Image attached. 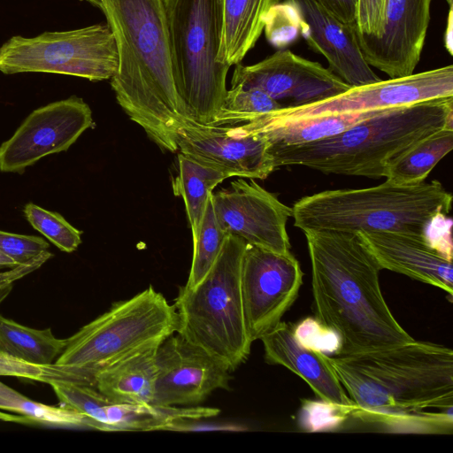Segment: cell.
Masks as SVG:
<instances>
[{
    "mask_svg": "<svg viewBox=\"0 0 453 453\" xmlns=\"http://www.w3.org/2000/svg\"><path fill=\"white\" fill-rule=\"evenodd\" d=\"M219 410L203 406L154 403H113L105 407V432L180 430L189 421L217 416Z\"/></svg>",
    "mask_w": 453,
    "mask_h": 453,
    "instance_id": "cell-22",
    "label": "cell"
},
{
    "mask_svg": "<svg viewBox=\"0 0 453 453\" xmlns=\"http://www.w3.org/2000/svg\"><path fill=\"white\" fill-rule=\"evenodd\" d=\"M449 96H453L452 65L351 87L337 96L304 105L280 108L256 119L281 123L317 115L401 107Z\"/></svg>",
    "mask_w": 453,
    "mask_h": 453,
    "instance_id": "cell-10",
    "label": "cell"
},
{
    "mask_svg": "<svg viewBox=\"0 0 453 453\" xmlns=\"http://www.w3.org/2000/svg\"><path fill=\"white\" fill-rule=\"evenodd\" d=\"M303 271L290 252L277 253L247 243L241 288L249 336L253 342L274 328L298 296Z\"/></svg>",
    "mask_w": 453,
    "mask_h": 453,
    "instance_id": "cell-11",
    "label": "cell"
},
{
    "mask_svg": "<svg viewBox=\"0 0 453 453\" xmlns=\"http://www.w3.org/2000/svg\"><path fill=\"white\" fill-rule=\"evenodd\" d=\"M452 149L453 127H442L389 161L385 166L383 178L398 185L421 183Z\"/></svg>",
    "mask_w": 453,
    "mask_h": 453,
    "instance_id": "cell-25",
    "label": "cell"
},
{
    "mask_svg": "<svg viewBox=\"0 0 453 453\" xmlns=\"http://www.w3.org/2000/svg\"><path fill=\"white\" fill-rule=\"evenodd\" d=\"M303 233L311 260L316 319L339 336L336 355L414 340L392 314L380 285L382 269L357 234Z\"/></svg>",
    "mask_w": 453,
    "mask_h": 453,
    "instance_id": "cell-2",
    "label": "cell"
},
{
    "mask_svg": "<svg viewBox=\"0 0 453 453\" xmlns=\"http://www.w3.org/2000/svg\"><path fill=\"white\" fill-rule=\"evenodd\" d=\"M174 80L188 119L208 125L226 93L229 65L219 61L224 0H167Z\"/></svg>",
    "mask_w": 453,
    "mask_h": 453,
    "instance_id": "cell-7",
    "label": "cell"
},
{
    "mask_svg": "<svg viewBox=\"0 0 453 453\" xmlns=\"http://www.w3.org/2000/svg\"><path fill=\"white\" fill-rule=\"evenodd\" d=\"M93 124L90 107L76 96L34 110L0 145V171L24 173L42 157L67 150Z\"/></svg>",
    "mask_w": 453,
    "mask_h": 453,
    "instance_id": "cell-13",
    "label": "cell"
},
{
    "mask_svg": "<svg viewBox=\"0 0 453 453\" xmlns=\"http://www.w3.org/2000/svg\"><path fill=\"white\" fill-rule=\"evenodd\" d=\"M387 0H357L355 31L357 35L375 36L383 25Z\"/></svg>",
    "mask_w": 453,
    "mask_h": 453,
    "instance_id": "cell-37",
    "label": "cell"
},
{
    "mask_svg": "<svg viewBox=\"0 0 453 453\" xmlns=\"http://www.w3.org/2000/svg\"><path fill=\"white\" fill-rule=\"evenodd\" d=\"M49 247V242L42 237L0 230V251L18 264L34 258L42 251L48 250Z\"/></svg>",
    "mask_w": 453,
    "mask_h": 453,
    "instance_id": "cell-36",
    "label": "cell"
},
{
    "mask_svg": "<svg viewBox=\"0 0 453 453\" xmlns=\"http://www.w3.org/2000/svg\"><path fill=\"white\" fill-rule=\"evenodd\" d=\"M282 0H224V28L219 61L240 64L264 31L269 12Z\"/></svg>",
    "mask_w": 453,
    "mask_h": 453,
    "instance_id": "cell-23",
    "label": "cell"
},
{
    "mask_svg": "<svg viewBox=\"0 0 453 453\" xmlns=\"http://www.w3.org/2000/svg\"><path fill=\"white\" fill-rule=\"evenodd\" d=\"M280 108L283 106L280 103L257 88L233 87L226 90L219 112L208 125H240Z\"/></svg>",
    "mask_w": 453,
    "mask_h": 453,
    "instance_id": "cell-29",
    "label": "cell"
},
{
    "mask_svg": "<svg viewBox=\"0 0 453 453\" xmlns=\"http://www.w3.org/2000/svg\"><path fill=\"white\" fill-rule=\"evenodd\" d=\"M228 234L222 229L217 219L211 196L199 234L193 241L191 268L187 283L183 287L194 288L203 279L219 256Z\"/></svg>",
    "mask_w": 453,
    "mask_h": 453,
    "instance_id": "cell-30",
    "label": "cell"
},
{
    "mask_svg": "<svg viewBox=\"0 0 453 453\" xmlns=\"http://www.w3.org/2000/svg\"><path fill=\"white\" fill-rule=\"evenodd\" d=\"M444 42L446 49L452 55V9H449V12Z\"/></svg>",
    "mask_w": 453,
    "mask_h": 453,
    "instance_id": "cell-40",
    "label": "cell"
},
{
    "mask_svg": "<svg viewBox=\"0 0 453 453\" xmlns=\"http://www.w3.org/2000/svg\"><path fill=\"white\" fill-rule=\"evenodd\" d=\"M67 340L54 336L50 328L35 329L0 315V352L35 364H51Z\"/></svg>",
    "mask_w": 453,
    "mask_h": 453,
    "instance_id": "cell-27",
    "label": "cell"
},
{
    "mask_svg": "<svg viewBox=\"0 0 453 453\" xmlns=\"http://www.w3.org/2000/svg\"><path fill=\"white\" fill-rule=\"evenodd\" d=\"M87 1L103 12L115 40L111 86L119 104L157 145L176 151L188 117L174 80L167 0Z\"/></svg>",
    "mask_w": 453,
    "mask_h": 453,
    "instance_id": "cell-1",
    "label": "cell"
},
{
    "mask_svg": "<svg viewBox=\"0 0 453 453\" xmlns=\"http://www.w3.org/2000/svg\"><path fill=\"white\" fill-rule=\"evenodd\" d=\"M326 10L340 21L354 26L357 0H317Z\"/></svg>",
    "mask_w": 453,
    "mask_h": 453,
    "instance_id": "cell-38",
    "label": "cell"
},
{
    "mask_svg": "<svg viewBox=\"0 0 453 453\" xmlns=\"http://www.w3.org/2000/svg\"><path fill=\"white\" fill-rule=\"evenodd\" d=\"M453 96L387 109L311 143L273 146L276 168L302 165L325 174L382 178L386 165L432 133L453 127Z\"/></svg>",
    "mask_w": 453,
    "mask_h": 453,
    "instance_id": "cell-4",
    "label": "cell"
},
{
    "mask_svg": "<svg viewBox=\"0 0 453 453\" xmlns=\"http://www.w3.org/2000/svg\"><path fill=\"white\" fill-rule=\"evenodd\" d=\"M317 115L281 123H265L258 119L246 122L265 135L270 147L296 146L314 142L343 132L358 121L383 111Z\"/></svg>",
    "mask_w": 453,
    "mask_h": 453,
    "instance_id": "cell-24",
    "label": "cell"
},
{
    "mask_svg": "<svg viewBox=\"0 0 453 453\" xmlns=\"http://www.w3.org/2000/svg\"><path fill=\"white\" fill-rule=\"evenodd\" d=\"M247 242L229 234L212 267L194 288L181 287L174 302L176 333L223 363L230 372L244 363L249 336L241 288Z\"/></svg>",
    "mask_w": 453,
    "mask_h": 453,
    "instance_id": "cell-6",
    "label": "cell"
},
{
    "mask_svg": "<svg viewBox=\"0 0 453 453\" xmlns=\"http://www.w3.org/2000/svg\"><path fill=\"white\" fill-rule=\"evenodd\" d=\"M226 178L216 169L178 154V174L173 180V191L183 199L193 241L199 234L212 190Z\"/></svg>",
    "mask_w": 453,
    "mask_h": 453,
    "instance_id": "cell-26",
    "label": "cell"
},
{
    "mask_svg": "<svg viewBox=\"0 0 453 453\" xmlns=\"http://www.w3.org/2000/svg\"><path fill=\"white\" fill-rule=\"evenodd\" d=\"M452 195L434 180L414 185L385 180L362 188L325 190L298 199L291 207L301 231L396 232L428 235L446 218Z\"/></svg>",
    "mask_w": 453,
    "mask_h": 453,
    "instance_id": "cell-5",
    "label": "cell"
},
{
    "mask_svg": "<svg viewBox=\"0 0 453 453\" xmlns=\"http://www.w3.org/2000/svg\"><path fill=\"white\" fill-rule=\"evenodd\" d=\"M17 265L15 260L0 251V269L12 268Z\"/></svg>",
    "mask_w": 453,
    "mask_h": 453,
    "instance_id": "cell-41",
    "label": "cell"
},
{
    "mask_svg": "<svg viewBox=\"0 0 453 453\" xmlns=\"http://www.w3.org/2000/svg\"><path fill=\"white\" fill-rule=\"evenodd\" d=\"M60 405L78 411L94 424V429L104 431L105 407L110 402L95 387L79 384L50 385Z\"/></svg>",
    "mask_w": 453,
    "mask_h": 453,
    "instance_id": "cell-33",
    "label": "cell"
},
{
    "mask_svg": "<svg viewBox=\"0 0 453 453\" xmlns=\"http://www.w3.org/2000/svg\"><path fill=\"white\" fill-rule=\"evenodd\" d=\"M6 277L5 273H0V303L8 296L12 289V282Z\"/></svg>",
    "mask_w": 453,
    "mask_h": 453,
    "instance_id": "cell-39",
    "label": "cell"
},
{
    "mask_svg": "<svg viewBox=\"0 0 453 453\" xmlns=\"http://www.w3.org/2000/svg\"><path fill=\"white\" fill-rule=\"evenodd\" d=\"M289 1L298 12L307 44L326 59L330 71L349 87L381 81L361 52L355 25L340 21L317 0Z\"/></svg>",
    "mask_w": 453,
    "mask_h": 453,
    "instance_id": "cell-18",
    "label": "cell"
},
{
    "mask_svg": "<svg viewBox=\"0 0 453 453\" xmlns=\"http://www.w3.org/2000/svg\"><path fill=\"white\" fill-rule=\"evenodd\" d=\"M381 269L403 274L453 296L452 258L426 234L358 232Z\"/></svg>",
    "mask_w": 453,
    "mask_h": 453,
    "instance_id": "cell-19",
    "label": "cell"
},
{
    "mask_svg": "<svg viewBox=\"0 0 453 453\" xmlns=\"http://www.w3.org/2000/svg\"><path fill=\"white\" fill-rule=\"evenodd\" d=\"M23 213L28 223L60 250L71 253L81 243L82 232L58 212L27 203Z\"/></svg>",
    "mask_w": 453,
    "mask_h": 453,
    "instance_id": "cell-32",
    "label": "cell"
},
{
    "mask_svg": "<svg viewBox=\"0 0 453 453\" xmlns=\"http://www.w3.org/2000/svg\"><path fill=\"white\" fill-rule=\"evenodd\" d=\"M157 347L141 350L103 370L96 377L95 388L113 403H151Z\"/></svg>",
    "mask_w": 453,
    "mask_h": 453,
    "instance_id": "cell-21",
    "label": "cell"
},
{
    "mask_svg": "<svg viewBox=\"0 0 453 453\" xmlns=\"http://www.w3.org/2000/svg\"><path fill=\"white\" fill-rule=\"evenodd\" d=\"M265 359L301 377L320 400L351 409L354 404L340 383L328 356L302 344L293 326L280 321L260 338Z\"/></svg>",
    "mask_w": 453,
    "mask_h": 453,
    "instance_id": "cell-20",
    "label": "cell"
},
{
    "mask_svg": "<svg viewBox=\"0 0 453 453\" xmlns=\"http://www.w3.org/2000/svg\"><path fill=\"white\" fill-rule=\"evenodd\" d=\"M328 359L364 420L452 407L453 351L444 345L413 340Z\"/></svg>",
    "mask_w": 453,
    "mask_h": 453,
    "instance_id": "cell-3",
    "label": "cell"
},
{
    "mask_svg": "<svg viewBox=\"0 0 453 453\" xmlns=\"http://www.w3.org/2000/svg\"><path fill=\"white\" fill-rule=\"evenodd\" d=\"M157 377L150 403L197 406L217 389L229 390L230 371L219 359L178 334L156 351Z\"/></svg>",
    "mask_w": 453,
    "mask_h": 453,
    "instance_id": "cell-16",
    "label": "cell"
},
{
    "mask_svg": "<svg viewBox=\"0 0 453 453\" xmlns=\"http://www.w3.org/2000/svg\"><path fill=\"white\" fill-rule=\"evenodd\" d=\"M237 86L257 88L283 108L312 104L351 88L319 62L288 50H277L250 65H235L231 88Z\"/></svg>",
    "mask_w": 453,
    "mask_h": 453,
    "instance_id": "cell-15",
    "label": "cell"
},
{
    "mask_svg": "<svg viewBox=\"0 0 453 453\" xmlns=\"http://www.w3.org/2000/svg\"><path fill=\"white\" fill-rule=\"evenodd\" d=\"M352 410L321 400L303 404L302 424L310 431L325 430L334 427L345 419Z\"/></svg>",
    "mask_w": 453,
    "mask_h": 453,
    "instance_id": "cell-35",
    "label": "cell"
},
{
    "mask_svg": "<svg viewBox=\"0 0 453 453\" xmlns=\"http://www.w3.org/2000/svg\"><path fill=\"white\" fill-rule=\"evenodd\" d=\"M0 410L16 413L21 423L94 428L92 420L85 415L62 405L57 407L33 401L1 381Z\"/></svg>",
    "mask_w": 453,
    "mask_h": 453,
    "instance_id": "cell-28",
    "label": "cell"
},
{
    "mask_svg": "<svg viewBox=\"0 0 453 453\" xmlns=\"http://www.w3.org/2000/svg\"><path fill=\"white\" fill-rule=\"evenodd\" d=\"M432 0H387L384 20L375 36L357 35L370 66L389 79L414 73L430 19Z\"/></svg>",
    "mask_w": 453,
    "mask_h": 453,
    "instance_id": "cell-17",
    "label": "cell"
},
{
    "mask_svg": "<svg viewBox=\"0 0 453 453\" xmlns=\"http://www.w3.org/2000/svg\"><path fill=\"white\" fill-rule=\"evenodd\" d=\"M0 376L25 378L49 385L79 384L93 387L85 372L77 367L55 362L47 365L35 364L1 352Z\"/></svg>",
    "mask_w": 453,
    "mask_h": 453,
    "instance_id": "cell-31",
    "label": "cell"
},
{
    "mask_svg": "<svg viewBox=\"0 0 453 453\" xmlns=\"http://www.w3.org/2000/svg\"><path fill=\"white\" fill-rule=\"evenodd\" d=\"M211 199L217 219L226 234L258 248L290 252L287 222L292 217V208L255 179L234 180L227 188L212 193Z\"/></svg>",
    "mask_w": 453,
    "mask_h": 453,
    "instance_id": "cell-14",
    "label": "cell"
},
{
    "mask_svg": "<svg viewBox=\"0 0 453 453\" xmlns=\"http://www.w3.org/2000/svg\"><path fill=\"white\" fill-rule=\"evenodd\" d=\"M446 2L448 3L449 9H452L453 0H446Z\"/></svg>",
    "mask_w": 453,
    "mask_h": 453,
    "instance_id": "cell-42",
    "label": "cell"
},
{
    "mask_svg": "<svg viewBox=\"0 0 453 453\" xmlns=\"http://www.w3.org/2000/svg\"><path fill=\"white\" fill-rule=\"evenodd\" d=\"M180 152L227 178L266 179L277 168L270 143L246 123L203 125L187 119L176 133Z\"/></svg>",
    "mask_w": 453,
    "mask_h": 453,
    "instance_id": "cell-12",
    "label": "cell"
},
{
    "mask_svg": "<svg viewBox=\"0 0 453 453\" xmlns=\"http://www.w3.org/2000/svg\"><path fill=\"white\" fill-rule=\"evenodd\" d=\"M173 304L152 286L119 301L67 338L55 363L82 370L95 387L96 375L120 360L157 347L176 333Z\"/></svg>",
    "mask_w": 453,
    "mask_h": 453,
    "instance_id": "cell-8",
    "label": "cell"
},
{
    "mask_svg": "<svg viewBox=\"0 0 453 453\" xmlns=\"http://www.w3.org/2000/svg\"><path fill=\"white\" fill-rule=\"evenodd\" d=\"M117 68V47L107 24L35 37L14 35L0 47L4 74L47 73L100 81L111 80Z\"/></svg>",
    "mask_w": 453,
    "mask_h": 453,
    "instance_id": "cell-9",
    "label": "cell"
},
{
    "mask_svg": "<svg viewBox=\"0 0 453 453\" xmlns=\"http://www.w3.org/2000/svg\"><path fill=\"white\" fill-rule=\"evenodd\" d=\"M298 341L304 346L327 356L336 355L341 348L339 336L317 319L308 318L294 327Z\"/></svg>",
    "mask_w": 453,
    "mask_h": 453,
    "instance_id": "cell-34",
    "label": "cell"
}]
</instances>
